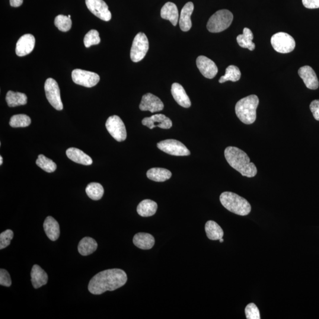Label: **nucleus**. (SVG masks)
<instances>
[{
    "label": "nucleus",
    "mask_w": 319,
    "mask_h": 319,
    "mask_svg": "<svg viewBox=\"0 0 319 319\" xmlns=\"http://www.w3.org/2000/svg\"><path fill=\"white\" fill-rule=\"evenodd\" d=\"M127 282V274L123 270H106L92 277L88 290L92 294L100 295L107 291H114L125 285Z\"/></svg>",
    "instance_id": "f257e3e1"
},
{
    "label": "nucleus",
    "mask_w": 319,
    "mask_h": 319,
    "mask_svg": "<svg viewBox=\"0 0 319 319\" xmlns=\"http://www.w3.org/2000/svg\"><path fill=\"white\" fill-rule=\"evenodd\" d=\"M225 157L228 164L243 176L253 177L257 173V168L250 159L242 150L236 147H228L225 149Z\"/></svg>",
    "instance_id": "f03ea898"
},
{
    "label": "nucleus",
    "mask_w": 319,
    "mask_h": 319,
    "mask_svg": "<svg viewBox=\"0 0 319 319\" xmlns=\"http://www.w3.org/2000/svg\"><path fill=\"white\" fill-rule=\"evenodd\" d=\"M259 99L257 95H251L241 99L235 105V113L244 124L250 125L253 124L257 118V108Z\"/></svg>",
    "instance_id": "7ed1b4c3"
},
{
    "label": "nucleus",
    "mask_w": 319,
    "mask_h": 319,
    "mask_svg": "<svg viewBox=\"0 0 319 319\" xmlns=\"http://www.w3.org/2000/svg\"><path fill=\"white\" fill-rule=\"evenodd\" d=\"M220 201L223 207L235 214L246 216L251 212L250 203L237 194L225 191L220 196Z\"/></svg>",
    "instance_id": "20e7f679"
},
{
    "label": "nucleus",
    "mask_w": 319,
    "mask_h": 319,
    "mask_svg": "<svg viewBox=\"0 0 319 319\" xmlns=\"http://www.w3.org/2000/svg\"><path fill=\"white\" fill-rule=\"evenodd\" d=\"M234 16L228 9H221L216 11L209 19L207 28L211 33H219L230 26Z\"/></svg>",
    "instance_id": "39448f33"
},
{
    "label": "nucleus",
    "mask_w": 319,
    "mask_h": 319,
    "mask_svg": "<svg viewBox=\"0 0 319 319\" xmlns=\"http://www.w3.org/2000/svg\"><path fill=\"white\" fill-rule=\"evenodd\" d=\"M274 49L280 53H288L295 49L296 41L292 36L285 32H279L274 34L271 39Z\"/></svg>",
    "instance_id": "423d86ee"
},
{
    "label": "nucleus",
    "mask_w": 319,
    "mask_h": 319,
    "mask_svg": "<svg viewBox=\"0 0 319 319\" xmlns=\"http://www.w3.org/2000/svg\"><path fill=\"white\" fill-rule=\"evenodd\" d=\"M149 49L148 37L145 33H139L134 39L131 49V59L134 62L141 61L146 55Z\"/></svg>",
    "instance_id": "0eeeda50"
},
{
    "label": "nucleus",
    "mask_w": 319,
    "mask_h": 319,
    "mask_svg": "<svg viewBox=\"0 0 319 319\" xmlns=\"http://www.w3.org/2000/svg\"><path fill=\"white\" fill-rule=\"evenodd\" d=\"M46 98L49 103L56 110H63V105L60 98V89L55 79L48 78L44 84Z\"/></svg>",
    "instance_id": "6e6552de"
},
{
    "label": "nucleus",
    "mask_w": 319,
    "mask_h": 319,
    "mask_svg": "<svg viewBox=\"0 0 319 319\" xmlns=\"http://www.w3.org/2000/svg\"><path fill=\"white\" fill-rule=\"evenodd\" d=\"M105 126L111 136L117 142L125 141L127 139L126 126L119 116H113L108 118Z\"/></svg>",
    "instance_id": "1a4fd4ad"
},
{
    "label": "nucleus",
    "mask_w": 319,
    "mask_h": 319,
    "mask_svg": "<svg viewBox=\"0 0 319 319\" xmlns=\"http://www.w3.org/2000/svg\"><path fill=\"white\" fill-rule=\"evenodd\" d=\"M72 78L76 84L87 88L94 87L100 80L97 73L79 69L73 70Z\"/></svg>",
    "instance_id": "9d476101"
},
{
    "label": "nucleus",
    "mask_w": 319,
    "mask_h": 319,
    "mask_svg": "<svg viewBox=\"0 0 319 319\" xmlns=\"http://www.w3.org/2000/svg\"><path fill=\"white\" fill-rule=\"evenodd\" d=\"M158 148L167 154L175 156H187L190 152L183 143L177 140L169 139L158 143Z\"/></svg>",
    "instance_id": "9b49d317"
},
{
    "label": "nucleus",
    "mask_w": 319,
    "mask_h": 319,
    "mask_svg": "<svg viewBox=\"0 0 319 319\" xmlns=\"http://www.w3.org/2000/svg\"><path fill=\"white\" fill-rule=\"evenodd\" d=\"M89 10L102 20L110 21L112 15L104 0H85Z\"/></svg>",
    "instance_id": "f8f14e48"
},
{
    "label": "nucleus",
    "mask_w": 319,
    "mask_h": 319,
    "mask_svg": "<svg viewBox=\"0 0 319 319\" xmlns=\"http://www.w3.org/2000/svg\"><path fill=\"white\" fill-rule=\"evenodd\" d=\"M196 65L200 73L207 79L215 78L218 73V67L215 62L205 56L197 57Z\"/></svg>",
    "instance_id": "ddd939ff"
},
{
    "label": "nucleus",
    "mask_w": 319,
    "mask_h": 319,
    "mask_svg": "<svg viewBox=\"0 0 319 319\" xmlns=\"http://www.w3.org/2000/svg\"><path fill=\"white\" fill-rule=\"evenodd\" d=\"M140 109L143 111H149L151 113L161 111L164 109V104L160 99L151 93L143 96Z\"/></svg>",
    "instance_id": "4468645a"
},
{
    "label": "nucleus",
    "mask_w": 319,
    "mask_h": 319,
    "mask_svg": "<svg viewBox=\"0 0 319 319\" xmlns=\"http://www.w3.org/2000/svg\"><path fill=\"white\" fill-rule=\"evenodd\" d=\"M36 43L34 37L31 34L22 36L16 44L15 53L18 56H24L33 50Z\"/></svg>",
    "instance_id": "2eb2a0df"
},
{
    "label": "nucleus",
    "mask_w": 319,
    "mask_h": 319,
    "mask_svg": "<svg viewBox=\"0 0 319 319\" xmlns=\"http://www.w3.org/2000/svg\"><path fill=\"white\" fill-rule=\"evenodd\" d=\"M143 125L154 129L156 127L162 129H169L172 127V121L164 114H156L151 117L145 118L142 120Z\"/></svg>",
    "instance_id": "dca6fc26"
},
{
    "label": "nucleus",
    "mask_w": 319,
    "mask_h": 319,
    "mask_svg": "<svg viewBox=\"0 0 319 319\" xmlns=\"http://www.w3.org/2000/svg\"><path fill=\"white\" fill-rule=\"evenodd\" d=\"M300 77L304 82L306 87L308 89L315 90L319 88V82L317 74L314 69L309 66H304L300 68L298 71Z\"/></svg>",
    "instance_id": "f3484780"
},
{
    "label": "nucleus",
    "mask_w": 319,
    "mask_h": 319,
    "mask_svg": "<svg viewBox=\"0 0 319 319\" xmlns=\"http://www.w3.org/2000/svg\"><path fill=\"white\" fill-rule=\"evenodd\" d=\"M171 92L176 103L184 108H189L191 101L185 91L184 88L178 83H174L171 85Z\"/></svg>",
    "instance_id": "a211bd4d"
},
{
    "label": "nucleus",
    "mask_w": 319,
    "mask_h": 319,
    "mask_svg": "<svg viewBox=\"0 0 319 319\" xmlns=\"http://www.w3.org/2000/svg\"><path fill=\"white\" fill-rule=\"evenodd\" d=\"M193 9L194 5L191 2L186 3L181 9L179 18V25L181 30L188 31L192 26L191 15L193 13Z\"/></svg>",
    "instance_id": "6ab92c4d"
},
{
    "label": "nucleus",
    "mask_w": 319,
    "mask_h": 319,
    "mask_svg": "<svg viewBox=\"0 0 319 319\" xmlns=\"http://www.w3.org/2000/svg\"><path fill=\"white\" fill-rule=\"evenodd\" d=\"M133 243L142 250H151L155 244L154 237L148 233L140 232L133 238Z\"/></svg>",
    "instance_id": "aec40b11"
},
{
    "label": "nucleus",
    "mask_w": 319,
    "mask_h": 319,
    "mask_svg": "<svg viewBox=\"0 0 319 319\" xmlns=\"http://www.w3.org/2000/svg\"><path fill=\"white\" fill-rule=\"evenodd\" d=\"M66 154L68 158L76 163L85 165H89L92 164L93 161L88 155L78 149L71 148L67 150Z\"/></svg>",
    "instance_id": "412c9836"
},
{
    "label": "nucleus",
    "mask_w": 319,
    "mask_h": 319,
    "mask_svg": "<svg viewBox=\"0 0 319 319\" xmlns=\"http://www.w3.org/2000/svg\"><path fill=\"white\" fill-rule=\"evenodd\" d=\"M31 279L34 288L37 289L46 285L48 282V276L45 271L36 264L32 267Z\"/></svg>",
    "instance_id": "4be33fe9"
},
{
    "label": "nucleus",
    "mask_w": 319,
    "mask_h": 319,
    "mask_svg": "<svg viewBox=\"0 0 319 319\" xmlns=\"http://www.w3.org/2000/svg\"><path fill=\"white\" fill-rule=\"evenodd\" d=\"M43 228L47 237L55 241L60 235V226L56 220L52 216L47 217L43 223Z\"/></svg>",
    "instance_id": "5701e85b"
},
{
    "label": "nucleus",
    "mask_w": 319,
    "mask_h": 319,
    "mask_svg": "<svg viewBox=\"0 0 319 319\" xmlns=\"http://www.w3.org/2000/svg\"><path fill=\"white\" fill-rule=\"evenodd\" d=\"M161 17L165 20L170 21L171 24L175 26L179 18L176 5L171 2L165 3L161 9Z\"/></svg>",
    "instance_id": "b1692460"
},
{
    "label": "nucleus",
    "mask_w": 319,
    "mask_h": 319,
    "mask_svg": "<svg viewBox=\"0 0 319 319\" xmlns=\"http://www.w3.org/2000/svg\"><path fill=\"white\" fill-rule=\"evenodd\" d=\"M158 204L155 201L145 199L142 201L137 206V211L142 217L154 215L158 210Z\"/></svg>",
    "instance_id": "393cba45"
},
{
    "label": "nucleus",
    "mask_w": 319,
    "mask_h": 319,
    "mask_svg": "<svg viewBox=\"0 0 319 319\" xmlns=\"http://www.w3.org/2000/svg\"><path fill=\"white\" fill-rule=\"evenodd\" d=\"M147 176L150 180L162 182L170 178L171 173L167 169L156 167L150 169L147 172Z\"/></svg>",
    "instance_id": "a878e982"
},
{
    "label": "nucleus",
    "mask_w": 319,
    "mask_h": 319,
    "mask_svg": "<svg viewBox=\"0 0 319 319\" xmlns=\"http://www.w3.org/2000/svg\"><path fill=\"white\" fill-rule=\"evenodd\" d=\"M98 244L94 238L85 237L79 242L78 249L80 254L83 256H87L97 250Z\"/></svg>",
    "instance_id": "bb28decb"
},
{
    "label": "nucleus",
    "mask_w": 319,
    "mask_h": 319,
    "mask_svg": "<svg viewBox=\"0 0 319 319\" xmlns=\"http://www.w3.org/2000/svg\"><path fill=\"white\" fill-rule=\"evenodd\" d=\"M205 232L207 238L210 240L216 241L223 238V229L218 223L213 221H209L205 224Z\"/></svg>",
    "instance_id": "cd10ccee"
},
{
    "label": "nucleus",
    "mask_w": 319,
    "mask_h": 319,
    "mask_svg": "<svg viewBox=\"0 0 319 319\" xmlns=\"http://www.w3.org/2000/svg\"><path fill=\"white\" fill-rule=\"evenodd\" d=\"M254 35L250 28L245 27L243 34H239L237 37L239 46L242 48H246L251 51L255 49V44L253 42Z\"/></svg>",
    "instance_id": "c85d7f7f"
},
{
    "label": "nucleus",
    "mask_w": 319,
    "mask_h": 319,
    "mask_svg": "<svg viewBox=\"0 0 319 319\" xmlns=\"http://www.w3.org/2000/svg\"><path fill=\"white\" fill-rule=\"evenodd\" d=\"M6 101L9 107H15L24 105L27 103L26 95L21 92L9 91L6 95Z\"/></svg>",
    "instance_id": "c756f323"
},
{
    "label": "nucleus",
    "mask_w": 319,
    "mask_h": 319,
    "mask_svg": "<svg viewBox=\"0 0 319 319\" xmlns=\"http://www.w3.org/2000/svg\"><path fill=\"white\" fill-rule=\"evenodd\" d=\"M241 76V73L238 67L235 65H230L226 69L225 75L221 76L219 80V82L223 84V83L229 81L237 82L240 79Z\"/></svg>",
    "instance_id": "7c9ffc66"
},
{
    "label": "nucleus",
    "mask_w": 319,
    "mask_h": 319,
    "mask_svg": "<svg viewBox=\"0 0 319 319\" xmlns=\"http://www.w3.org/2000/svg\"><path fill=\"white\" fill-rule=\"evenodd\" d=\"M86 193L89 198L94 200H98L103 197L104 189L101 184L93 182L88 185L86 188Z\"/></svg>",
    "instance_id": "2f4dec72"
},
{
    "label": "nucleus",
    "mask_w": 319,
    "mask_h": 319,
    "mask_svg": "<svg viewBox=\"0 0 319 319\" xmlns=\"http://www.w3.org/2000/svg\"><path fill=\"white\" fill-rule=\"evenodd\" d=\"M36 164L47 173H53L56 170L57 165L52 160L48 159L45 156L40 155L38 156Z\"/></svg>",
    "instance_id": "473e14b6"
},
{
    "label": "nucleus",
    "mask_w": 319,
    "mask_h": 319,
    "mask_svg": "<svg viewBox=\"0 0 319 319\" xmlns=\"http://www.w3.org/2000/svg\"><path fill=\"white\" fill-rule=\"evenodd\" d=\"M31 123L30 118L25 114H17L11 117L9 124L12 128L26 127Z\"/></svg>",
    "instance_id": "72a5a7b5"
},
{
    "label": "nucleus",
    "mask_w": 319,
    "mask_h": 319,
    "mask_svg": "<svg viewBox=\"0 0 319 319\" xmlns=\"http://www.w3.org/2000/svg\"><path fill=\"white\" fill-rule=\"evenodd\" d=\"M55 25L60 31L66 32L71 28L72 20L68 16L59 15L55 19Z\"/></svg>",
    "instance_id": "f704fd0d"
},
{
    "label": "nucleus",
    "mask_w": 319,
    "mask_h": 319,
    "mask_svg": "<svg viewBox=\"0 0 319 319\" xmlns=\"http://www.w3.org/2000/svg\"><path fill=\"white\" fill-rule=\"evenodd\" d=\"M100 34L96 30H91L85 35L84 39L85 46L89 47L92 45H96L100 43Z\"/></svg>",
    "instance_id": "c9c22d12"
},
{
    "label": "nucleus",
    "mask_w": 319,
    "mask_h": 319,
    "mask_svg": "<svg viewBox=\"0 0 319 319\" xmlns=\"http://www.w3.org/2000/svg\"><path fill=\"white\" fill-rule=\"evenodd\" d=\"M13 236V232L10 229H7V230L1 233L0 234V249L1 250L7 247L10 244Z\"/></svg>",
    "instance_id": "e433bc0d"
},
{
    "label": "nucleus",
    "mask_w": 319,
    "mask_h": 319,
    "mask_svg": "<svg viewBox=\"0 0 319 319\" xmlns=\"http://www.w3.org/2000/svg\"><path fill=\"white\" fill-rule=\"evenodd\" d=\"M245 315L247 319H260V311L254 303H250L245 309Z\"/></svg>",
    "instance_id": "4c0bfd02"
},
{
    "label": "nucleus",
    "mask_w": 319,
    "mask_h": 319,
    "mask_svg": "<svg viewBox=\"0 0 319 319\" xmlns=\"http://www.w3.org/2000/svg\"><path fill=\"white\" fill-rule=\"evenodd\" d=\"M0 285L5 287H10L11 279L7 271L4 269L0 270Z\"/></svg>",
    "instance_id": "58836bf2"
},
{
    "label": "nucleus",
    "mask_w": 319,
    "mask_h": 319,
    "mask_svg": "<svg viewBox=\"0 0 319 319\" xmlns=\"http://www.w3.org/2000/svg\"><path fill=\"white\" fill-rule=\"evenodd\" d=\"M310 109L315 119L319 121V100L313 101L310 105Z\"/></svg>",
    "instance_id": "ea45409f"
},
{
    "label": "nucleus",
    "mask_w": 319,
    "mask_h": 319,
    "mask_svg": "<svg viewBox=\"0 0 319 319\" xmlns=\"http://www.w3.org/2000/svg\"><path fill=\"white\" fill-rule=\"evenodd\" d=\"M303 5L309 9L319 8V0H302Z\"/></svg>",
    "instance_id": "a19ab883"
},
{
    "label": "nucleus",
    "mask_w": 319,
    "mask_h": 319,
    "mask_svg": "<svg viewBox=\"0 0 319 319\" xmlns=\"http://www.w3.org/2000/svg\"><path fill=\"white\" fill-rule=\"evenodd\" d=\"M23 0H9V4L12 7H18L23 4Z\"/></svg>",
    "instance_id": "79ce46f5"
},
{
    "label": "nucleus",
    "mask_w": 319,
    "mask_h": 319,
    "mask_svg": "<svg viewBox=\"0 0 319 319\" xmlns=\"http://www.w3.org/2000/svg\"><path fill=\"white\" fill-rule=\"evenodd\" d=\"M2 160L3 159H2V156H0V165L2 164V162H3Z\"/></svg>",
    "instance_id": "37998d69"
},
{
    "label": "nucleus",
    "mask_w": 319,
    "mask_h": 319,
    "mask_svg": "<svg viewBox=\"0 0 319 319\" xmlns=\"http://www.w3.org/2000/svg\"><path fill=\"white\" fill-rule=\"evenodd\" d=\"M219 241H220V242H221V243H222V242H223V239L221 238V239H219Z\"/></svg>",
    "instance_id": "c03bdc74"
},
{
    "label": "nucleus",
    "mask_w": 319,
    "mask_h": 319,
    "mask_svg": "<svg viewBox=\"0 0 319 319\" xmlns=\"http://www.w3.org/2000/svg\"><path fill=\"white\" fill-rule=\"evenodd\" d=\"M68 17H69V18H71V15H68Z\"/></svg>",
    "instance_id": "a18cd8bd"
}]
</instances>
